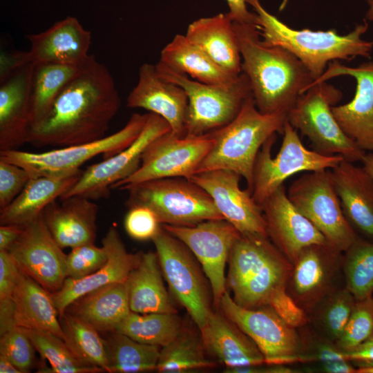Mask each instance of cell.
I'll return each mask as SVG.
<instances>
[{
	"mask_svg": "<svg viewBox=\"0 0 373 373\" xmlns=\"http://www.w3.org/2000/svg\"><path fill=\"white\" fill-rule=\"evenodd\" d=\"M120 103L108 69L90 55L48 113L30 128L27 143L64 147L102 138Z\"/></svg>",
	"mask_w": 373,
	"mask_h": 373,
	"instance_id": "cell-1",
	"label": "cell"
},
{
	"mask_svg": "<svg viewBox=\"0 0 373 373\" xmlns=\"http://www.w3.org/2000/svg\"><path fill=\"white\" fill-rule=\"evenodd\" d=\"M242 58L257 108L265 114L286 112L314 80L294 54L260 40L255 23L233 22Z\"/></svg>",
	"mask_w": 373,
	"mask_h": 373,
	"instance_id": "cell-2",
	"label": "cell"
},
{
	"mask_svg": "<svg viewBox=\"0 0 373 373\" xmlns=\"http://www.w3.org/2000/svg\"><path fill=\"white\" fill-rule=\"evenodd\" d=\"M246 2L255 12V24L262 41L268 45L283 47L294 54L309 70L314 80L323 75L332 61L371 57L373 41L361 38L368 29L365 19L345 35H338L335 30H296L267 11L259 0H246Z\"/></svg>",
	"mask_w": 373,
	"mask_h": 373,
	"instance_id": "cell-3",
	"label": "cell"
},
{
	"mask_svg": "<svg viewBox=\"0 0 373 373\" xmlns=\"http://www.w3.org/2000/svg\"><path fill=\"white\" fill-rule=\"evenodd\" d=\"M226 286L240 307L256 309L267 305L278 291L286 289L292 264L269 237L241 235L228 259Z\"/></svg>",
	"mask_w": 373,
	"mask_h": 373,
	"instance_id": "cell-4",
	"label": "cell"
},
{
	"mask_svg": "<svg viewBox=\"0 0 373 373\" xmlns=\"http://www.w3.org/2000/svg\"><path fill=\"white\" fill-rule=\"evenodd\" d=\"M287 114L262 113L257 108L253 95L249 97L231 122L211 133L213 145L197 173L216 169L232 171L246 180L247 189L251 192L258 153L269 137L276 133H283Z\"/></svg>",
	"mask_w": 373,
	"mask_h": 373,
	"instance_id": "cell-5",
	"label": "cell"
},
{
	"mask_svg": "<svg viewBox=\"0 0 373 373\" xmlns=\"http://www.w3.org/2000/svg\"><path fill=\"white\" fill-rule=\"evenodd\" d=\"M122 190L128 192V207L150 209L161 224L191 227L206 220L224 219L210 195L187 178L151 180Z\"/></svg>",
	"mask_w": 373,
	"mask_h": 373,
	"instance_id": "cell-6",
	"label": "cell"
},
{
	"mask_svg": "<svg viewBox=\"0 0 373 373\" xmlns=\"http://www.w3.org/2000/svg\"><path fill=\"white\" fill-rule=\"evenodd\" d=\"M155 67L162 79L178 85L187 95L185 136L204 135L226 126L237 116L245 102L252 95L249 80L242 72L232 85L220 86L192 79L160 61Z\"/></svg>",
	"mask_w": 373,
	"mask_h": 373,
	"instance_id": "cell-7",
	"label": "cell"
},
{
	"mask_svg": "<svg viewBox=\"0 0 373 373\" xmlns=\"http://www.w3.org/2000/svg\"><path fill=\"white\" fill-rule=\"evenodd\" d=\"M342 97L341 91L326 82L314 84L298 96L287 119L309 139L314 151L352 162L361 161L365 151L343 132L332 111Z\"/></svg>",
	"mask_w": 373,
	"mask_h": 373,
	"instance_id": "cell-8",
	"label": "cell"
},
{
	"mask_svg": "<svg viewBox=\"0 0 373 373\" xmlns=\"http://www.w3.org/2000/svg\"><path fill=\"white\" fill-rule=\"evenodd\" d=\"M148 116L149 113H133L122 128L93 142L41 153L1 151L0 160L21 166L30 178L76 174L82 171L80 166L93 157L103 155L106 159L131 145L142 131Z\"/></svg>",
	"mask_w": 373,
	"mask_h": 373,
	"instance_id": "cell-9",
	"label": "cell"
},
{
	"mask_svg": "<svg viewBox=\"0 0 373 373\" xmlns=\"http://www.w3.org/2000/svg\"><path fill=\"white\" fill-rule=\"evenodd\" d=\"M161 270L170 291L182 305L198 329L213 311V294L209 281L190 249L162 225L151 240Z\"/></svg>",
	"mask_w": 373,
	"mask_h": 373,
	"instance_id": "cell-10",
	"label": "cell"
},
{
	"mask_svg": "<svg viewBox=\"0 0 373 373\" xmlns=\"http://www.w3.org/2000/svg\"><path fill=\"white\" fill-rule=\"evenodd\" d=\"M287 195L296 209L337 250L344 252L358 238L343 213L331 169L304 173L291 183Z\"/></svg>",
	"mask_w": 373,
	"mask_h": 373,
	"instance_id": "cell-11",
	"label": "cell"
},
{
	"mask_svg": "<svg viewBox=\"0 0 373 373\" xmlns=\"http://www.w3.org/2000/svg\"><path fill=\"white\" fill-rule=\"evenodd\" d=\"M283 134L282 144L275 157L271 155L276 141L274 135L265 142L256 158L251 193L260 205L293 175L332 169L344 159L341 155H323L306 148L287 119Z\"/></svg>",
	"mask_w": 373,
	"mask_h": 373,
	"instance_id": "cell-12",
	"label": "cell"
},
{
	"mask_svg": "<svg viewBox=\"0 0 373 373\" xmlns=\"http://www.w3.org/2000/svg\"><path fill=\"white\" fill-rule=\"evenodd\" d=\"M258 346L265 364L306 362L301 336L269 305L247 309L237 305L227 290L219 307Z\"/></svg>",
	"mask_w": 373,
	"mask_h": 373,
	"instance_id": "cell-13",
	"label": "cell"
},
{
	"mask_svg": "<svg viewBox=\"0 0 373 373\" xmlns=\"http://www.w3.org/2000/svg\"><path fill=\"white\" fill-rule=\"evenodd\" d=\"M211 133L180 137L169 131L155 138L144 150L139 169L112 189L124 188L144 181L166 178L190 179L212 148Z\"/></svg>",
	"mask_w": 373,
	"mask_h": 373,
	"instance_id": "cell-14",
	"label": "cell"
},
{
	"mask_svg": "<svg viewBox=\"0 0 373 373\" xmlns=\"http://www.w3.org/2000/svg\"><path fill=\"white\" fill-rule=\"evenodd\" d=\"M181 240L197 258L209 281L213 307L218 309L227 291L225 267L241 233L225 219L209 220L191 227L162 224Z\"/></svg>",
	"mask_w": 373,
	"mask_h": 373,
	"instance_id": "cell-15",
	"label": "cell"
},
{
	"mask_svg": "<svg viewBox=\"0 0 373 373\" xmlns=\"http://www.w3.org/2000/svg\"><path fill=\"white\" fill-rule=\"evenodd\" d=\"M169 123L155 113H149L146 122L133 142L118 153L90 165L79 180L60 198L81 195L90 200L107 197L112 186L133 174L140 167L142 155L155 138L171 131Z\"/></svg>",
	"mask_w": 373,
	"mask_h": 373,
	"instance_id": "cell-16",
	"label": "cell"
},
{
	"mask_svg": "<svg viewBox=\"0 0 373 373\" xmlns=\"http://www.w3.org/2000/svg\"><path fill=\"white\" fill-rule=\"evenodd\" d=\"M343 252L329 244L305 247L294 263L287 292L309 315L325 298L339 287L343 274Z\"/></svg>",
	"mask_w": 373,
	"mask_h": 373,
	"instance_id": "cell-17",
	"label": "cell"
},
{
	"mask_svg": "<svg viewBox=\"0 0 373 373\" xmlns=\"http://www.w3.org/2000/svg\"><path fill=\"white\" fill-rule=\"evenodd\" d=\"M48 230L43 213L23 227L8 251L20 271L51 293L67 278L66 256Z\"/></svg>",
	"mask_w": 373,
	"mask_h": 373,
	"instance_id": "cell-18",
	"label": "cell"
},
{
	"mask_svg": "<svg viewBox=\"0 0 373 373\" xmlns=\"http://www.w3.org/2000/svg\"><path fill=\"white\" fill-rule=\"evenodd\" d=\"M241 178L232 171L216 169L197 173L189 180L210 195L223 218L241 235L269 237L262 207L248 189H240Z\"/></svg>",
	"mask_w": 373,
	"mask_h": 373,
	"instance_id": "cell-19",
	"label": "cell"
},
{
	"mask_svg": "<svg viewBox=\"0 0 373 373\" xmlns=\"http://www.w3.org/2000/svg\"><path fill=\"white\" fill-rule=\"evenodd\" d=\"M341 75L355 78L356 92L350 102L332 106L333 115L343 132L360 149L373 151V59L356 67L345 66L338 60L332 61L308 88Z\"/></svg>",
	"mask_w": 373,
	"mask_h": 373,
	"instance_id": "cell-20",
	"label": "cell"
},
{
	"mask_svg": "<svg viewBox=\"0 0 373 373\" xmlns=\"http://www.w3.org/2000/svg\"><path fill=\"white\" fill-rule=\"evenodd\" d=\"M260 206L269 238L292 265L305 247L328 244L319 230L290 202L284 184Z\"/></svg>",
	"mask_w": 373,
	"mask_h": 373,
	"instance_id": "cell-21",
	"label": "cell"
},
{
	"mask_svg": "<svg viewBox=\"0 0 373 373\" xmlns=\"http://www.w3.org/2000/svg\"><path fill=\"white\" fill-rule=\"evenodd\" d=\"M102 243L108 254L106 264L84 278H67L61 288L52 293L59 316L82 296L107 285L125 282L131 271L139 265L143 252H128L115 226L109 227Z\"/></svg>",
	"mask_w": 373,
	"mask_h": 373,
	"instance_id": "cell-22",
	"label": "cell"
},
{
	"mask_svg": "<svg viewBox=\"0 0 373 373\" xmlns=\"http://www.w3.org/2000/svg\"><path fill=\"white\" fill-rule=\"evenodd\" d=\"M188 102L184 89L162 79L155 65L149 63L140 66L137 83L126 99L128 107L144 108L164 118L180 137L186 135Z\"/></svg>",
	"mask_w": 373,
	"mask_h": 373,
	"instance_id": "cell-23",
	"label": "cell"
},
{
	"mask_svg": "<svg viewBox=\"0 0 373 373\" xmlns=\"http://www.w3.org/2000/svg\"><path fill=\"white\" fill-rule=\"evenodd\" d=\"M33 63L24 64L0 81V151L28 142Z\"/></svg>",
	"mask_w": 373,
	"mask_h": 373,
	"instance_id": "cell-24",
	"label": "cell"
},
{
	"mask_svg": "<svg viewBox=\"0 0 373 373\" xmlns=\"http://www.w3.org/2000/svg\"><path fill=\"white\" fill-rule=\"evenodd\" d=\"M30 43L27 52L32 63L52 62L82 65L90 57L91 33L73 17L54 23L48 29L26 36Z\"/></svg>",
	"mask_w": 373,
	"mask_h": 373,
	"instance_id": "cell-25",
	"label": "cell"
},
{
	"mask_svg": "<svg viewBox=\"0 0 373 373\" xmlns=\"http://www.w3.org/2000/svg\"><path fill=\"white\" fill-rule=\"evenodd\" d=\"M57 200L43 211L44 222L62 249L95 242L98 207L90 199L72 195Z\"/></svg>",
	"mask_w": 373,
	"mask_h": 373,
	"instance_id": "cell-26",
	"label": "cell"
},
{
	"mask_svg": "<svg viewBox=\"0 0 373 373\" xmlns=\"http://www.w3.org/2000/svg\"><path fill=\"white\" fill-rule=\"evenodd\" d=\"M198 329L206 352L226 367L265 364L253 340L222 312L213 310Z\"/></svg>",
	"mask_w": 373,
	"mask_h": 373,
	"instance_id": "cell-27",
	"label": "cell"
},
{
	"mask_svg": "<svg viewBox=\"0 0 373 373\" xmlns=\"http://www.w3.org/2000/svg\"><path fill=\"white\" fill-rule=\"evenodd\" d=\"M353 163L343 159L332 169L333 182L350 224L373 240V177Z\"/></svg>",
	"mask_w": 373,
	"mask_h": 373,
	"instance_id": "cell-28",
	"label": "cell"
},
{
	"mask_svg": "<svg viewBox=\"0 0 373 373\" xmlns=\"http://www.w3.org/2000/svg\"><path fill=\"white\" fill-rule=\"evenodd\" d=\"M186 38L229 73H242V58L233 21L227 13L202 17L190 23Z\"/></svg>",
	"mask_w": 373,
	"mask_h": 373,
	"instance_id": "cell-29",
	"label": "cell"
},
{
	"mask_svg": "<svg viewBox=\"0 0 373 373\" xmlns=\"http://www.w3.org/2000/svg\"><path fill=\"white\" fill-rule=\"evenodd\" d=\"M81 172L62 177L30 178L19 195L0 209L1 224L25 226L41 215L52 202L61 198L79 178Z\"/></svg>",
	"mask_w": 373,
	"mask_h": 373,
	"instance_id": "cell-30",
	"label": "cell"
},
{
	"mask_svg": "<svg viewBox=\"0 0 373 373\" xmlns=\"http://www.w3.org/2000/svg\"><path fill=\"white\" fill-rule=\"evenodd\" d=\"M163 278L156 252H143L139 265L131 271L126 280L131 312L178 313Z\"/></svg>",
	"mask_w": 373,
	"mask_h": 373,
	"instance_id": "cell-31",
	"label": "cell"
},
{
	"mask_svg": "<svg viewBox=\"0 0 373 373\" xmlns=\"http://www.w3.org/2000/svg\"><path fill=\"white\" fill-rule=\"evenodd\" d=\"M64 312L88 323L99 332H115L131 312L126 281L93 290L73 302Z\"/></svg>",
	"mask_w": 373,
	"mask_h": 373,
	"instance_id": "cell-32",
	"label": "cell"
},
{
	"mask_svg": "<svg viewBox=\"0 0 373 373\" xmlns=\"http://www.w3.org/2000/svg\"><path fill=\"white\" fill-rule=\"evenodd\" d=\"M14 301L16 325L50 332L64 339L52 293L20 270L14 291Z\"/></svg>",
	"mask_w": 373,
	"mask_h": 373,
	"instance_id": "cell-33",
	"label": "cell"
},
{
	"mask_svg": "<svg viewBox=\"0 0 373 373\" xmlns=\"http://www.w3.org/2000/svg\"><path fill=\"white\" fill-rule=\"evenodd\" d=\"M159 61L175 72L207 84L229 86L240 75L224 70L183 35H176L164 47Z\"/></svg>",
	"mask_w": 373,
	"mask_h": 373,
	"instance_id": "cell-34",
	"label": "cell"
},
{
	"mask_svg": "<svg viewBox=\"0 0 373 373\" xmlns=\"http://www.w3.org/2000/svg\"><path fill=\"white\" fill-rule=\"evenodd\" d=\"M84 63L82 65L33 63L30 82V127L45 117L59 94L78 74Z\"/></svg>",
	"mask_w": 373,
	"mask_h": 373,
	"instance_id": "cell-35",
	"label": "cell"
},
{
	"mask_svg": "<svg viewBox=\"0 0 373 373\" xmlns=\"http://www.w3.org/2000/svg\"><path fill=\"white\" fill-rule=\"evenodd\" d=\"M200 332L184 325L178 336L162 347L156 370L162 373H182L212 368L216 363L205 355Z\"/></svg>",
	"mask_w": 373,
	"mask_h": 373,
	"instance_id": "cell-36",
	"label": "cell"
},
{
	"mask_svg": "<svg viewBox=\"0 0 373 373\" xmlns=\"http://www.w3.org/2000/svg\"><path fill=\"white\" fill-rule=\"evenodd\" d=\"M110 373L156 370L160 347L140 343L116 332L104 338Z\"/></svg>",
	"mask_w": 373,
	"mask_h": 373,
	"instance_id": "cell-37",
	"label": "cell"
},
{
	"mask_svg": "<svg viewBox=\"0 0 373 373\" xmlns=\"http://www.w3.org/2000/svg\"><path fill=\"white\" fill-rule=\"evenodd\" d=\"M184 324L177 313L138 314L131 311L115 332L140 343L162 347L178 336Z\"/></svg>",
	"mask_w": 373,
	"mask_h": 373,
	"instance_id": "cell-38",
	"label": "cell"
},
{
	"mask_svg": "<svg viewBox=\"0 0 373 373\" xmlns=\"http://www.w3.org/2000/svg\"><path fill=\"white\" fill-rule=\"evenodd\" d=\"M64 341L84 363L109 372L104 338L92 325L64 312L59 316Z\"/></svg>",
	"mask_w": 373,
	"mask_h": 373,
	"instance_id": "cell-39",
	"label": "cell"
},
{
	"mask_svg": "<svg viewBox=\"0 0 373 373\" xmlns=\"http://www.w3.org/2000/svg\"><path fill=\"white\" fill-rule=\"evenodd\" d=\"M37 352L50 367L40 368L39 372L52 373H99L104 371L79 359L64 339L56 334L43 330L24 328Z\"/></svg>",
	"mask_w": 373,
	"mask_h": 373,
	"instance_id": "cell-40",
	"label": "cell"
},
{
	"mask_svg": "<svg viewBox=\"0 0 373 373\" xmlns=\"http://www.w3.org/2000/svg\"><path fill=\"white\" fill-rule=\"evenodd\" d=\"M345 287L356 300L373 296V242L358 238L343 252Z\"/></svg>",
	"mask_w": 373,
	"mask_h": 373,
	"instance_id": "cell-41",
	"label": "cell"
},
{
	"mask_svg": "<svg viewBox=\"0 0 373 373\" xmlns=\"http://www.w3.org/2000/svg\"><path fill=\"white\" fill-rule=\"evenodd\" d=\"M356 300L340 287L325 298L308 316L321 336L336 342L342 335Z\"/></svg>",
	"mask_w": 373,
	"mask_h": 373,
	"instance_id": "cell-42",
	"label": "cell"
},
{
	"mask_svg": "<svg viewBox=\"0 0 373 373\" xmlns=\"http://www.w3.org/2000/svg\"><path fill=\"white\" fill-rule=\"evenodd\" d=\"M373 332V296L356 300L345 329L335 342L344 353L358 347Z\"/></svg>",
	"mask_w": 373,
	"mask_h": 373,
	"instance_id": "cell-43",
	"label": "cell"
},
{
	"mask_svg": "<svg viewBox=\"0 0 373 373\" xmlns=\"http://www.w3.org/2000/svg\"><path fill=\"white\" fill-rule=\"evenodd\" d=\"M19 272L10 253L0 250V335L16 326L14 291Z\"/></svg>",
	"mask_w": 373,
	"mask_h": 373,
	"instance_id": "cell-44",
	"label": "cell"
},
{
	"mask_svg": "<svg viewBox=\"0 0 373 373\" xmlns=\"http://www.w3.org/2000/svg\"><path fill=\"white\" fill-rule=\"evenodd\" d=\"M36 352L23 327L17 325L0 335V355L12 363L22 373L29 372L34 367Z\"/></svg>",
	"mask_w": 373,
	"mask_h": 373,
	"instance_id": "cell-45",
	"label": "cell"
},
{
	"mask_svg": "<svg viewBox=\"0 0 373 373\" xmlns=\"http://www.w3.org/2000/svg\"><path fill=\"white\" fill-rule=\"evenodd\" d=\"M108 260L106 249L95 242L74 248L66 256L67 278L80 279L92 274L104 266Z\"/></svg>",
	"mask_w": 373,
	"mask_h": 373,
	"instance_id": "cell-46",
	"label": "cell"
},
{
	"mask_svg": "<svg viewBox=\"0 0 373 373\" xmlns=\"http://www.w3.org/2000/svg\"><path fill=\"white\" fill-rule=\"evenodd\" d=\"M124 224L128 236L137 240H152L162 227L155 214L144 206L129 207Z\"/></svg>",
	"mask_w": 373,
	"mask_h": 373,
	"instance_id": "cell-47",
	"label": "cell"
},
{
	"mask_svg": "<svg viewBox=\"0 0 373 373\" xmlns=\"http://www.w3.org/2000/svg\"><path fill=\"white\" fill-rule=\"evenodd\" d=\"M30 178L28 172L21 166L0 160V209L19 195Z\"/></svg>",
	"mask_w": 373,
	"mask_h": 373,
	"instance_id": "cell-48",
	"label": "cell"
},
{
	"mask_svg": "<svg viewBox=\"0 0 373 373\" xmlns=\"http://www.w3.org/2000/svg\"><path fill=\"white\" fill-rule=\"evenodd\" d=\"M289 326L294 328L305 327L309 321L308 314L287 292V288L276 292L268 305Z\"/></svg>",
	"mask_w": 373,
	"mask_h": 373,
	"instance_id": "cell-49",
	"label": "cell"
},
{
	"mask_svg": "<svg viewBox=\"0 0 373 373\" xmlns=\"http://www.w3.org/2000/svg\"><path fill=\"white\" fill-rule=\"evenodd\" d=\"M229 6L227 16L233 22L255 23L256 15L248 10L246 0H226Z\"/></svg>",
	"mask_w": 373,
	"mask_h": 373,
	"instance_id": "cell-50",
	"label": "cell"
},
{
	"mask_svg": "<svg viewBox=\"0 0 373 373\" xmlns=\"http://www.w3.org/2000/svg\"><path fill=\"white\" fill-rule=\"evenodd\" d=\"M0 81L17 67L30 62L27 52H3L1 54Z\"/></svg>",
	"mask_w": 373,
	"mask_h": 373,
	"instance_id": "cell-51",
	"label": "cell"
},
{
	"mask_svg": "<svg viewBox=\"0 0 373 373\" xmlns=\"http://www.w3.org/2000/svg\"><path fill=\"white\" fill-rule=\"evenodd\" d=\"M24 226L17 224H1L0 250L8 251L20 237Z\"/></svg>",
	"mask_w": 373,
	"mask_h": 373,
	"instance_id": "cell-52",
	"label": "cell"
},
{
	"mask_svg": "<svg viewBox=\"0 0 373 373\" xmlns=\"http://www.w3.org/2000/svg\"><path fill=\"white\" fill-rule=\"evenodd\" d=\"M319 368L327 373H356V367L347 359L318 362Z\"/></svg>",
	"mask_w": 373,
	"mask_h": 373,
	"instance_id": "cell-53",
	"label": "cell"
},
{
	"mask_svg": "<svg viewBox=\"0 0 373 373\" xmlns=\"http://www.w3.org/2000/svg\"><path fill=\"white\" fill-rule=\"evenodd\" d=\"M345 356L351 362L373 360V332L362 345L352 352L345 353Z\"/></svg>",
	"mask_w": 373,
	"mask_h": 373,
	"instance_id": "cell-54",
	"label": "cell"
},
{
	"mask_svg": "<svg viewBox=\"0 0 373 373\" xmlns=\"http://www.w3.org/2000/svg\"><path fill=\"white\" fill-rule=\"evenodd\" d=\"M1 373H22L12 363L0 355Z\"/></svg>",
	"mask_w": 373,
	"mask_h": 373,
	"instance_id": "cell-55",
	"label": "cell"
},
{
	"mask_svg": "<svg viewBox=\"0 0 373 373\" xmlns=\"http://www.w3.org/2000/svg\"><path fill=\"white\" fill-rule=\"evenodd\" d=\"M361 162L363 167L373 177V153H366Z\"/></svg>",
	"mask_w": 373,
	"mask_h": 373,
	"instance_id": "cell-56",
	"label": "cell"
},
{
	"mask_svg": "<svg viewBox=\"0 0 373 373\" xmlns=\"http://www.w3.org/2000/svg\"><path fill=\"white\" fill-rule=\"evenodd\" d=\"M369 8L366 13V18L370 20H373V0H367Z\"/></svg>",
	"mask_w": 373,
	"mask_h": 373,
	"instance_id": "cell-57",
	"label": "cell"
}]
</instances>
